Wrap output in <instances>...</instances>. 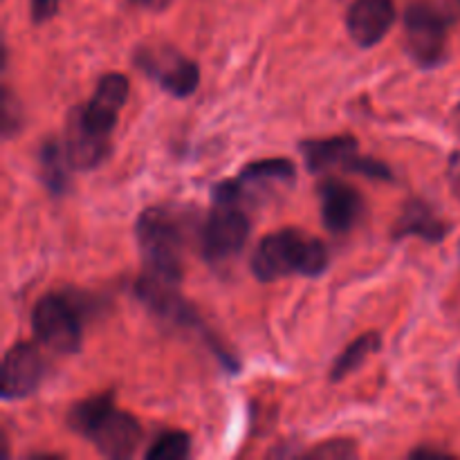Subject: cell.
Here are the masks:
<instances>
[{
	"mask_svg": "<svg viewBox=\"0 0 460 460\" xmlns=\"http://www.w3.org/2000/svg\"><path fill=\"white\" fill-rule=\"evenodd\" d=\"M70 427L88 438L99 454L112 460H126L137 452L142 443V427L130 413L112 404L111 394L94 395L75 404L70 411Z\"/></svg>",
	"mask_w": 460,
	"mask_h": 460,
	"instance_id": "6da1fadb",
	"label": "cell"
},
{
	"mask_svg": "<svg viewBox=\"0 0 460 460\" xmlns=\"http://www.w3.org/2000/svg\"><path fill=\"white\" fill-rule=\"evenodd\" d=\"M328 268V250L319 238L299 229L268 234L252 256V272L259 281H279L290 274L319 277Z\"/></svg>",
	"mask_w": 460,
	"mask_h": 460,
	"instance_id": "7a4b0ae2",
	"label": "cell"
},
{
	"mask_svg": "<svg viewBox=\"0 0 460 460\" xmlns=\"http://www.w3.org/2000/svg\"><path fill=\"white\" fill-rule=\"evenodd\" d=\"M139 250H142L146 274L164 281L180 283L182 279V229L180 220L162 207L142 211L137 220Z\"/></svg>",
	"mask_w": 460,
	"mask_h": 460,
	"instance_id": "3957f363",
	"label": "cell"
},
{
	"mask_svg": "<svg viewBox=\"0 0 460 460\" xmlns=\"http://www.w3.org/2000/svg\"><path fill=\"white\" fill-rule=\"evenodd\" d=\"M447 18L438 4L416 0L404 13V45L418 66L434 67L445 58L447 48Z\"/></svg>",
	"mask_w": 460,
	"mask_h": 460,
	"instance_id": "277c9868",
	"label": "cell"
},
{
	"mask_svg": "<svg viewBox=\"0 0 460 460\" xmlns=\"http://www.w3.org/2000/svg\"><path fill=\"white\" fill-rule=\"evenodd\" d=\"M36 340L52 353L75 355L81 349V317L76 305L61 295H48L31 313Z\"/></svg>",
	"mask_w": 460,
	"mask_h": 460,
	"instance_id": "5b68a950",
	"label": "cell"
},
{
	"mask_svg": "<svg viewBox=\"0 0 460 460\" xmlns=\"http://www.w3.org/2000/svg\"><path fill=\"white\" fill-rule=\"evenodd\" d=\"M247 236H250V218L245 211L229 202H216L200 234L202 254L211 263L227 261L245 247Z\"/></svg>",
	"mask_w": 460,
	"mask_h": 460,
	"instance_id": "8992f818",
	"label": "cell"
},
{
	"mask_svg": "<svg viewBox=\"0 0 460 460\" xmlns=\"http://www.w3.org/2000/svg\"><path fill=\"white\" fill-rule=\"evenodd\" d=\"M137 67L151 75L173 97H189L200 84V67L173 49L142 48L135 57Z\"/></svg>",
	"mask_w": 460,
	"mask_h": 460,
	"instance_id": "52a82bcc",
	"label": "cell"
},
{
	"mask_svg": "<svg viewBox=\"0 0 460 460\" xmlns=\"http://www.w3.org/2000/svg\"><path fill=\"white\" fill-rule=\"evenodd\" d=\"M43 373L45 362L36 346H31L30 341L13 344L3 359V386H0L3 398L18 400L31 395L39 389Z\"/></svg>",
	"mask_w": 460,
	"mask_h": 460,
	"instance_id": "ba28073f",
	"label": "cell"
},
{
	"mask_svg": "<svg viewBox=\"0 0 460 460\" xmlns=\"http://www.w3.org/2000/svg\"><path fill=\"white\" fill-rule=\"evenodd\" d=\"M128 90V79L119 75V72H111V75L102 76L90 102L76 108H79L81 117H84V121L90 128L97 130L99 135L111 137L112 128L117 124V117H119L121 108L126 106Z\"/></svg>",
	"mask_w": 460,
	"mask_h": 460,
	"instance_id": "9c48e42d",
	"label": "cell"
},
{
	"mask_svg": "<svg viewBox=\"0 0 460 460\" xmlns=\"http://www.w3.org/2000/svg\"><path fill=\"white\" fill-rule=\"evenodd\" d=\"M395 22L394 0H355L346 13V27L350 39L359 48H373L380 43Z\"/></svg>",
	"mask_w": 460,
	"mask_h": 460,
	"instance_id": "30bf717a",
	"label": "cell"
},
{
	"mask_svg": "<svg viewBox=\"0 0 460 460\" xmlns=\"http://www.w3.org/2000/svg\"><path fill=\"white\" fill-rule=\"evenodd\" d=\"M63 146H66L72 169L88 171L106 160L108 151H111V137L99 135L97 130L90 128L84 121V117H81L79 108L75 106L70 111V115H67Z\"/></svg>",
	"mask_w": 460,
	"mask_h": 460,
	"instance_id": "8fae6325",
	"label": "cell"
},
{
	"mask_svg": "<svg viewBox=\"0 0 460 460\" xmlns=\"http://www.w3.org/2000/svg\"><path fill=\"white\" fill-rule=\"evenodd\" d=\"M319 198H322V220L332 234L350 232L362 216V196L350 184L326 180L319 187Z\"/></svg>",
	"mask_w": 460,
	"mask_h": 460,
	"instance_id": "7c38bea8",
	"label": "cell"
},
{
	"mask_svg": "<svg viewBox=\"0 0 460 460\" xmlns=\"http://www.w3.org/2000/svg\"><path fill=\"white\" fill-rule=\"evenodd\" d=\"M449 232V225L436 214V209L431 205H427L425 200H409L402 207V214H400L398 223H395V238L404 236H418L422 241L429 243H440Z\"/></svg>",
	"mask_w": 460,
	"mask_h": 460,
	"instance_id": "4fadbf2b",
	"label": "cell"
},
{
	"mask_svg": "<svg viewBox=\"0 0 460 460\" xmlns=\"http://www.w3.org/2000/svg\"><path fill=\"white\" fill-rule=\"evenodd\" d=\"M358 139L350 135H337L328 139H308L301 144L305 166L310 173H323L332 166H349L350 160L358 155Z\"/></svg>",
	"mask_w": 460,
	"mask_h": 460,
	"instance_id": "5bb4252c",
	"label": "cell"
},
{
	"mask_svg": "<svg viewBox=\"0 0 460 460\" xmlns=\"http://www.w3.org/2000/svg\"><path fill=\"white\" fill-rule=\"evenodd\" d=\"M72 169L70 160H67L66 146L57 139H48V142L40 144L39 148V175L43 180L45 187L54 193V196H61L67 191V184H70V173Z\"/></svg>",
	"mask_w": 460,
	"mask_h": 460,
	"instance_id": "9a60e30c",
	"label": "cell"
},
{
	"mask_svg": "<svg viewBox=\"0 0 460 460\" xmlns=\"http://www.w3.org/2000/svg\"><path fill=\"white\" fill-rule=\"evenodd\" d=\"M382 346V340L377 332H367V335L358 337L344 353L337 358V362L332 364V371H331V380L340 382L344 377H349L350 373L358 371L373 353H377Z\"/></svg>",
	"mask_w": 460,
	"mask_h": 460,
	"instance_id": "2e32d148",
	"label": "cell"
},
{
	"mask_svg": "<svg viewBox=\"0 0 460 460\" xmlns=\"http://www.w3.org/2000/svg\"><path fill=\"white\" fill-rule=\"evenodd\" d=\"M191 440L184 431H166L146 449L148 460H182L189 456Z\"/></svg>",
	"mask_w": 460,
	"mask_h": 460,
	"instance_id": "e0dca14e",
	"label": "cell"
},
{
	"mask_svg": "<svg viewBox=\"0 0 460 460\" xmlns=\"http://www.w3.org/2000/svg\"><path fill=\"white\" fill-rule=\"evenodd\" d=\"M243 180H288L295 178V164L286 157H270V160H259L247 164L241 171Z\"/></svg>",
	"mask_w": 460,
	"mask_h": 460,
	"instance_id": "ac0fdd59",
	"label": "cell"
},
{
	"mask_svg": "<svg viewBox=\"0 0 460 460\" xmlns=\"http://www.w3.org/2000/svg\"><path fill=\"white\" fill-rule=\"evenodd\" d=\"M346 169L355 171V173H362V175H367V178H373V180L394 178V175H391V169L385 164V162L373 160V157H367V155H355Z\"/></svg>",
	"mask_w": 460,
	"mask_h": 460,
	"instance_id": "d6986e66",
	"label": "cell"
},
{
	"mask_svg": "<svg viewBox=\"0 0 460 460\" xmlns=\"http://www.w3.org/2000/svg\"><path fill=\"white\" fill-rule=\"evenodd\" d=\"M308 458H350L358 456V449L350 440H328V443L317 445L305 454Z\"/></svg>",
	"mask_w": 460,
	"mask_h": 460,
	"instance_id": "ffe728a7",
	"label": "cell"
},
{
	"mask_svg": "<svg viewBox=\"0 0 460 460\" xmlns=\"http://www.w3.org/2000/svg\"><path fill=\"white\" fill-rule=\"evenodd\" d=\"M21 121H22L21 106H18L16 99L12 97L9 88H4L3 90V133H4V137L7 139L12 137V135L21 128Z\"/></svg>",
	"mask_w": 460,
	"mask_h": 460,
	"instance_id": "44dd1931",
	"label": "cell"
},
{
	"mask_svg": "<svg viewBox=\"0 0 460 460\" xmlns=\"http://www.w3.org/2000/svg\"><path fill=\"white\" fill-rule=\"evenodd\" d=\"M58 4H61V0H31V21L45 22L54 18V13L58 12Z\"/></svg>",
	"mask_w": 460,
	"mask_h": 460,
	"instance_id": "7402d4cb",
	"label": "cell"
},
{
	"mask_svg": "<svg viewBox=\"0 0 460 460\" xmlns=\"http://www.w3.org/2000/svg\"><path fill=\"white\" fill-rule=\"evenodd\" d=\"M436 4H438L440 13L447 18L449 25L460 21V0H436Z\"/></svg>",
	"mask_w": 460,
	"mask_h": 460,
	"instance_id": "603a6c76",
	"label": "cell"
},
{
	"mask_svg": "<svg viewBox=\"0 0 460 460\" xmlns=\"http://www.w3.org/2000/svg\"><path fill=\"white\" fill-rule=\"evenodd\" d=\"M449 180H452V187L456 191V196H460V153L452 157L449 162Z\"/></svg>",
	"mask_w": 460,
	"mask_h": 460,
	"instance_id": "cb8c5ba5",
	"label": "cell"
},
{
	"mask_svg": "<svg viewBox=\"0 0 460 460\" xmlns=\"http://www.w3.org/2000/svg\"><path fill=\"white\" fill-rule=\"evenodd\" d=\"M449 452H443V449L434 447H418L411 452V458H447Z\"/></svg>",
	"mask_w": 460,
	"mask_h": 460,
	"instance_id": "d4e9b609",
	"label": "cell"
},
{
	"mask_svg": "<svg viewBox=\"0 0 460 460\" xmlns=\"http://www.w3.org/2000/svg\"><path fill=\"white\" fill-rule=\"evenodd\" d=\"M135 3H137L139 7H144V9H153V12H160V9H164L166 4L171 3V0H135Z\"/></svg>",
	"mask_w": 460,
	"mask_h": 460,
	"instance_id": "484cf974",
	"label": "cell"
},
{
	"mask_svg": "<svg viewBox=\"0 0 460 460\" xmlns=\"http://www.w3.org/2000/svg\"><path fill=\"white\" fill-rule=\"evenodd\" d=\"M454 126H456V130L460 133V103L456 106V111H454Z\"/></svg>",
	"mask_w": 460,
	"mask_h": 460,
	"instance_id": "4316f807",
	"label": "cell"
},
{
	"mask_svg": "<svg viewBox=\"0 0 460 460\" xmlns=\"http://www.w3.org/2000/svg\"><path fill=\"white\" fill-rule=\"evenodd\" d=\"M458 382H460V368H458Z\"/></svg>",
	"mask_w": 460,
	"mask_h": 460,
	"instance_id": "83f0119b",
	"label": "cell"
}]
</instances>
